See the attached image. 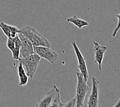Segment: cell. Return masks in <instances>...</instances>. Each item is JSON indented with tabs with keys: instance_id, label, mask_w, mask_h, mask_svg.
Masks as SVG:
<instances>
[{
	"instance_id": "277c9868",
	"label": "cell",
	"mask_w": 120,
	"mask_h": 107,
	"mask_svg": "<svg viewBox=\"0 0 120 107\" xmlns=\"http://www.w3.org/2000/svg\"><path fill=\"white\" fill-rule=\"evenodd\" d=\"M34 51L41 58L46 60L51 64L55 63L59 59V55L48 47L34 46Z\"/></svg>"
},
{
	"instance_id": "7c38bea8",
	"label": "cell",
	"mask_w": 120,
	"mask_h": 107,
	"mask_svg": "<svg viewBox=\"0 0 120 107\" xmlns=\"http://www.w3.org/2000/svg\"><path fill=\"white\" fill-rule=\"evenodd\" d=\"M68 23H71L74 24L75 26L78 27L79 29H81L82 27L89 25V23L87 21L78 18L76 15H74L71 17L67 19Z\"/></svg>"
},
{
	"instance_id": "8fae6325",
	"label": "cell",
	"mask_w": 120,
	"mask_h": 107,
	"mask_svg": "<svg viewBox=\"0 0 120 107\" xmlns=\"http://www.w3.org/2000/svg\"><path fill=\"white\" fill-rule=\"evenodd\" d=\"M18 73L19 78V86H26L28 83L29 77L23 66L20 62L18 66Z\"/></svg>"
},
{
	"instance_id": "9a60e30c",
	"label": "cell",
	"mask_w": 120,
	"mask_h": 107,
	"mask_svg": "<svg viewBox=\"0 0 120 107\" xmlns=\"http://www.w3.org/2000/svg\"><path fill=\"white\" fill-rule=\"evenodd\" d=\"M15 37L14 38H8L7 41L6 46L10 51H11L15 48Z\"/></svg>"
},
{
	"instance_id": "5bb4252c",
	"label": "cell",
	"mask_w": 120,
	"mask_h": 107,
	"mask_svg": "<svg viewBox=\"0 0 120 107\" xmlns=\"http://www.w3.org/2000/svg\"><path fill=\"white\" fill-rule=\"evenodd\" d=\"M60 92L57 93L52 100L51 104H50V107H64V104L61 101V97H60Z\"/></svg>"
},
{
	"instance_id": "2e32d148",
	"label": "cell",
	"mask_w": 120,
	"mask_h": 107,
	"mask_svg": "<svg viewBox=\"0 0 120 107\" xmlns=\"http://www.w3.org/2000/svg\"><path fill=\"white\" fill-rule=\"evenodd\" d=\"M64 107H76V97L71 98V99L66 102V103L64 104Z\"/></svg>"
},
{
	"instance_id": "9c48e42d",
	"label": "cell",
	"mask_w": 120,
	"mask_h": 107,
	"mask_svg": "<svg viewBox=\"0 0 120 107\" xmlns=\"http://www.w3.org/2000/svg\"><path fill=\"white\" fill-rule=\"evenodd\" d=\"M94 62L98 65L99 70H101V64L103 60L105 52L108 49V48L104 45H101L98 42H94Z\"/></svg>"
},
{
	"instance_id": "3957f363",
	"label": "cell",
	"mask_w": 120,
	"mask_h": 107,
	"mask_svg": "<svg viewBox=\"0 0 120 107\" xmlns=\"http://www.w3.org/2000/svg\"><path fill=\"white\" fill-rule=\"evenodd\" d=\"M77 77V84L76 86V107H81L84 106V101L86 93L89 90L86 82L84 80L83 75L80 72L76 73Z\"/></svg>"
},
{
	"instance_id": "5b68a950",
	"label": "cell",
	"mask_w": 120,
	"mask_h": 107,
	"mask_svg": "<svg viewBox=\"0 0 120 107\" xmlns=\"http://www.w3.org/2000/svg\"><path fill=\"white\" fill-rule=\"evenodd\" d=\"M71 44L73 46L76 55L77 60H78V66H77V67L79 69V70L80 71V73L83 75L84 80L87 82L89 78V73L88 70H87L86 59H85L83 55L82 54L81 52L80 51L76 42L75 41H72Z\"/></svg>"
},
{
	"instance_id": "6da1fadb",
	"label": "cell",
	"mask_w": 120,
	"mask_h": 107,
	"mask_svg": "<svg viewBox=\"0 0 120 107\" xmlns=\"http://www.w3.org/2000/svg\"><path fill=\"white\" fill-rule=\"evenodd\" d=\"M19 33L28 38L33 46H43L51 48V43L33 27L26 26L19 29Z\"/></svg>"
},
{
	"instance_id": "ac0fdd59",
	"label": "cell",
	"mask_w": 120,
	"mask_h": 107,
	"mask_svg": "<svg viewBox=\"0 0 120 107\" xmlns=\"http://www.w3.org/2000/svg\"><path fill=\"white\" fill-rule=\"evenodd\" d=\"M113 107H120V98L119 99V100H118V101L117 102L116 104H115V105H114Z\"/></svg>"
},
{
	"instance_id": "52a82bcc",
	"label": "cell",
	"mask_w": 120,
	"mask_h": 107,
	"mask_svg": "<svg viewBox=\"0 0 120 107\" xmlns=\"http://www.w3.org/2000/svg\"><path fill=\"white\" fill-rule=\"evenodd\" d=\"M18 36L21 41L20 58H24L34 54V46L30 40L19 33L18 34Z\"/></svg>"
},
{
	"instance_id": "7a4b0ae2",
	"label": "cell",
	"mask_w": 120,
	"mask_h": 107,
	"mask_svg": "<svg viewBox=\"0 0 120 107\" xmlns=\"http://www.w3.org/2000/svg\"><path fill=\"white\" fill-rule=\"evenodd\" d=\"M41 58L34 53L24 58H20L19 62L22 64L29 77L33 78L35 74Z\"/></svg>"
},
{
	"instance_id": "ba28073f",
	"label": "cell",
	"mask_w": 120,
	"mask_h": 107,
	"mask_svg": "<svg viewBox=\"0 0 120 107\" xmlns=\"http://www.w3.org/2000/svg\"><path fill=\"white\" fill-rule=\"evenodd\" d=\"M60 90L57 88L56 85H54L53 87L49 90L48 93L46 94L44 98L42 99H38V102L35 105V107H48L50 104H51V102L53 100L54 96L56 94L60 92Z\"/></svg>"
},
{
	"instance_id": "4fadbf2b",
	"label": "cell",
	"mask_w": 120,
	"mask_h": 107,
	"mask_svg": "<svg viewBox=\"0 0 120 107\" xmlns=\"http://www.w3.org/2000/svg\"><path fill=\"white\" fill-rule=\"evenodd\" d=\"M21 41L18 35L15 37V45L14 49L11 51L12 58L14 60H19L20 58V49Z\"/></svg>"
},
{
	"instance_id": "30bf717a",
	"label": "cell",
	"mask_w": 120,
	"mask_h": 107,
	"mask_svg": "<svg viewBox=\"0 0 120 107\" xmlns=\"http://www.w3.org/2000/svg\"><path fill=\"white\" fill-rule=\"evenodd\" d=\"M0 28L7 38H14L19 32V29L16 26L7 24L3 22H0Z\"/></svg>"
},
{
	"instance_id": "8992f818",
	"label": "cell",
	"mask_w": 120,
	"mask_h": 107,
	"mask_svg": "<svg viewBox=\"0 0 120 107\" xmlns=\"http://www.w3.org/2000/svg\"><path fill=\"white\" fill-rule=\"evenodd\" d=\"M92 91L89 97L87 106L88 107H97L99 102V83L94 76L92 77Z\"/></svg>"
},
{
	"instance_id": "e0dca14e",
	"label": "cell",
	"mask_w": 120,
	"mask_h": 107,
	"mask_svg": "<svg viewBox=\"0 0 120 107\" xmlns=\"http://www.w3.org/2000/svg\"><path fill=\"white\" fill-rule=\"evenodd\" d=\"M116 17L118 18V21H117V24L116 28H115L114 31L112 33V36L113 37H115L116 36V35L117 33V31H119V30L120 29V13L119 14L116 15Z\"/></svg>"
}]
</instances>
